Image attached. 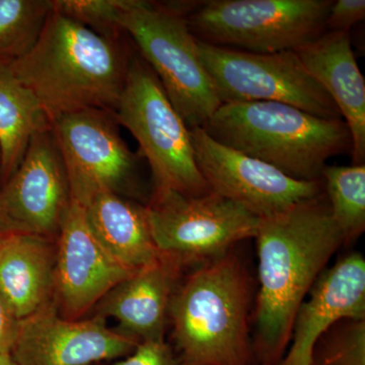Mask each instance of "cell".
Returning a JSON list of instances; mask_svg holds the SVG:
<instances>
[{
	"mask_svg": "<svg viewBox=\"0 0 365 365\" xmlns=\"http://www.w3.org/2000/svg\"><path fill=\"white\" fill-rule=\"evenodd\" d=\"M254 239L260 279L255 349L262 364L278 365L297 309L344 240L324 192L261 220Z\"/></svg>",
	"mask_w": 365,
	"mask_h": 365,
	"instance_id": "1",
	"label": "cell"
},
{
	"mask_svg": "<svg viewBox=\"0 0 365 365\" xmlns=\"http://www.w3.org/2000/svg\"><path fill=\"white\" fill-rule=\"evenodd\" d=\"M127 39H107L52 9L32 49L9 68L52 124L83 110L115 113L133 48Z\"/></svg>",
	"mask_w": 365,
	"mask_h": 365,
	"instance_id": "2",
	"label": "cell"
},
{
	"mask_svg": "<svg viewBox=\"0 0 365 365\" xmlns=\"http://www.w3.org/2000/svg\"><path fill=\"white\" fill-rule=\"evenodd\" d=\"M201 128L217 143L300 181L323 180L327 160L351 153L343 119H324L278 102L222 104Z\"/></svg>",
	"mask_w": 365,
	"mask_h": 365,
	"instance_id": "3",
	"label": "cell"
},
{
	"mask_svg": "<svg viewBox=\"0 0 365 365\" xmlns=\"http://www.w3.org/2000/svg\"><path fill=\"white\" fill-rule=\"evenodd\" d=\"M249 307L248 275L230 252L178 281L168 317L180 364L248 365Z\"/></svg>",
	"mask_w": 365,
	"mask_h": 365,
	"instance_id": "4",
	"label": "cell"
},
{
	"mask_svg": "<svg viewBox=\"0 0 365 365\" xmlns=\"http://www.w3.org/2000/svg\"><path fill=\"white\" fill-rule=\"evenodd\" d=\"M120 25L188 128L202 127L222 102L176 2L126 0Z\"/></svg>",
	"mask_w": 365,
	"mask_h": 365,
	"instance_id": "5",
	"label": "cell"
},
{
	"mask_svg": "<svg viewBox=\"0 0 365 365\" xmlns=\"http://www.w3.org/2000/svg\"><path fill=\"white\" fill-rule=\"evenodd\" d=\"M115 116L138 143L140 155L150 165L155 189L189 196L210 193L197 168L188 126L134 45Z\"/></svg>",
	"mask_w": 365,
	"mask_h": 365,
	"instance_id": "6",
	"label": "cell"
},
{
	"mask_svg": "<svg viewBox=\"0 0 365 365\" xmlns=\"http://www.w3.org/2000/svg\"><path fill=\"white\" fill-rule=\"evenodd\" d=\"M331 0H208L186 2L194 37L252 53L295 50L326 32Z\"/></svg>",
	"mask_w": 365,
	"mask_h": 365,
	"instance_id": "7",
	"label": "cell"
},
{
	"mask_svg": "<svg viewBox=\"0 0 365 365\" xmlns=\"http://www.w3.org/2000/svg\"><path fill=\"white\" fill-rule=\"evenodd\" d=\"M144 206L158 253L182 269L230 253L237 242L256 237L261 222L244 206L212 191L189 196L153 189Z\"/></svg>",
	"mask_w": 365,
	"mask_h": 365,
	"instance_id": "8",
	"label": "cell"
},
{
	"mask_svg": "<svg viewBox=\"0 0 365 365\" xmlns=\"http://www.w3.org/2000/svg\"><path fill=\"white\" fill-rule=\"evenodd\" d=\"M197 47L222 105L278 102L324 119H342L332 98L306 71L294 50L252 53L199 40Z\"/></svg>",
	"mask_w": 365,
	"mask_h": 365,
	"instance_id": "9",
	"label": "cell"
},
{
	"mask_svg": "<svg viewBox=\"0 0 365 365\" xmlns=\"http://www.w3.org/2000/svg\"><path fill=\"white\" fill-rule=\"evenodd\" d=\"M53 132L66 165L71 199L85 207L98 194L141 196L140 162L122 139L114 112L88 109L60 118Z\"/></svg>",
	"mask_w": 365,
	"mask_h": 365,
	"instance_id": "10",
	"label": "cell"
},
{
	"mask_svg": "<svg viewBox=\"0 0 365 365\" xmlns=\"http://www.w3.org/2000/svg\"><path fill=\"white\" fill-rule=\"evenodd\" d=\"M197 168L211 191L244 206L261 220L325 191L323 180L300 181L268 163L217 143L201 127L190 128Z\"/></svg>",
	"mask_w": 365,
	"mask_h": 365,
	"instance_id": "11",
	"label": "cell"
},
{
	"mask_svg": "<svg viewBox=\"0 0 365 365\" xmlns=\"http://www.w3.org/2000/svg\"><path fill=\"white\" fill-rule=\"evenodd\" d=\"M72 199L53 129L33 137L20 167L0 186V222L14 234L56 240Z\"/></svg>",
	"mask_w": 365,
	"mask_h": 365,
	"instance_id": "12",
	"label": "cell"
},
{
	"mask_svg": "<svg viewBox=\"0 0 365 365\" xmlns=\"http://www.w3.org/2000/svg\"><path fill=\"white\" fill-rule=\"evenodd\" d=\"M139 343L102 317L63 318L51 302L21 319L11 354L19 365H91L128 356Z\"/></svg>",
	"mask_w": 365,
	"mask_h": 365,
	"instance_id": "13",
	"label": "cell"
},
{
	"mask_svg": "<svg viewBox=\"0 0 365 365\" xmlns=\"http://www.w3.org/2000/svg\"><path fill=\"white\" fill-rule=\"evenodd\" d=\"M135 272L103 247L88 225L85 209L72 200L56 237L53 302L60 316L83 319L110 290Z\"/></svg>",
	"mask_w": 365,
	"mask_h": 365,
	"instance_id": "14",
	"label": "cell"
},
{
	"mask_svg": "<svg viewBox=\"0 0 365 365\" xmlns=\"http://www.w3.org/2000/svg\"><path fill=\"white\" fill-rule=\"evenodd\" d=\"M342 319H365V261L359 253L343 257L319 276L297 309L289 351L278 365H311L316 343Z\"/></svg>",
	"mask_w": 365,
	"mask_h": 365,
	"instance_id": "15",
	"label": "cell"
},
{
	"mask_svg": "<svg viewBox=\"0 0 365 365\" xmlns=\"http://www.w3.org/2000/svg\"><path fill=\"white\" fill-rule=\"evenodd\" d=\"M182 268L160 256L110 290L93 307V316L113 319L116 330L138 342L165 339L170 297Z\"/></svg>",
	"mask_w": 365,
	"mask_h": 365,
	"instance_id": "16",
	"label": "cell"
},
{
	"mask_svg": "<svg viewBox=\"0 0 365 365\" xmlns=\"http://www.w3.org/2000/svg\"><path fill=\"white\" fill-rule=\"evenodd\" d=\"M339 110L352 138L353 165L365 162V81L349 32H325L294 50Z\"/></svg>",
	"mask_w": 365,
	"mask_h": 365,
	"instance_id": "17",
	"label": "cell"
},
{
	"mask_svg": "<svg viewBox=\"0 0 365 365\" xmlns=\"http://www.w3.org/2000/svg\"><path fill=\"white\" fill-rule=\"evenodd\" d=\"M56 240L11 234L0 252V294L23 319L53 302Z\"/></svg>",
	"mask_w": 365,
	"mask_h": 365,
	"instance_id": "18",
	"label": "cell"
},
{
	"mask_svg": "<svg viewBox=\"0 0 365 365\" xmlns=\"http://www.w3.org/2000/svg\"><path fill=\"white\" fill-rule=\"evenodd\" d=\"M83 209L98 241L125 267L138 271L160 258L145 206L115 193H102Z\"/></svg>",
	"mask_w": 365,
	"mask_h": 365,
	"instance_id": "19",
	"label": "cell"
},
{
	"mask_svg": "<svg viewBox=\"0 0 365 365\" xmlns=\"http://www.w3.org/2000/svg\"><path fill=\"white\" fill-rule=\"evenodd\" d=\"M51 128L32 91L0 64V186L20 167L33 137Z\"/></svg>",
	"mask_w": 365,
	"mask_h": 365,
	"instance_id": "20",
	"label": "cell"
},
{
	"mask_svg": "<svg viewBox=\"0 0 365 365\" xmlns=\"http://www.w3.org/2000/svg\"><path fill=\"white\" fill-rule=\"evenodd\" d=\"M322 178L334 222L351 242L365 230V165H326Z\"/></svg>",
	"mask_w": 365,
	"mask_h": 365,
	"instance_id": "21",
	"label": "cell"
},
{
	"mask_svg": "<svg viewBox=\"0 0 365 365\" xmlns=\"http://www.w3.org/2000/svg\"><path fill=\"white\" fill-rule=\"evenodd\" d=\"M51 11V0H0V64L32 49Z\"/></svg>",
	"mask_w": 365,
	"mask_h": 365,
	"instance_id": "22",
	"label": "cell"
},
{
	"mask_svg": "<svg viewBox=\"0 0 365 365\" xmlns=\"http://www.w3.org/2000/svg\"><path fill=\"white\" fill-rule=\"evenodd\" d=\"M311 365H365V319H342L314 345Z\"/></svg>",
	"mask_w": 365,
	"mask_h": 365,
	"instance_id": "23",
	"label": "cell"
},
{
	"mask_svg": "<svg viewBox=\"0 0 365 365\" xmlns=\"http://www.w3.org/2000/svg\"><path fill=\"white\" fill-rule=\"evenodd\" d=\"M125 2L126 0H51L55 13L115 41L127 37L120 25Z\"/></svg>",
	"mask_w": 365,
	"mask_h": 365,
	"instance_id": "24",
	"label": "cell"
},
{
	"mask_svg": "<svg viewBox=\"0 0 365 365\" xmlns=\"http://www.w3.org/2000/svg\"><path fill=\"white\" fill-rule=\"evenodd\" d=\"M109 365H177L172 348L163 340L143 341L135 350Z\"/></svg>",
	"mask_w": 365,
	"mask_h": 365,
	"instance_id": "25",
	"label": "cell"
},
{
	"mask_svg": "<svg viewBox=\"0 0 365 365\" xmlns=\"http://www.w3.org/2000/svg\"><path fill=\"white\" fill-rule=\"evenodd\" d=\"M364 0L333 1L326 20V30L330 32H349L351 26L364 20Z\"/></svg>",
	"mask_w": 365,
	"mask_h": 365,
	"instance_id": "26",
	"label": "cell"
},
{
	"mask_svg": "<svg viewBox=\"0 0 365 365\" xmlns=\"http://www.w3.org/2000/svg\"><path fill=\"white\" fill-rule=\"evenodd\" d=\"M20 321L4 295L0 294V353H11L13 350Z\"/></svg>",
	"mask_w": 365,
	"mask_h": 365,
	"instance_id": "27",
	"label": "cell"
},
{
	"mask_svg": "<svg viewBox=\"0 0 365 365\" xmlns=\"http://www.w3.org/2000/svg\"><path fill=\"white\" fill-rule=\"evenodd\" d=\"M11 234H14V232H9V230H6V228L4 227V225L0 222V252H1L2 249H4L7 239H9V235Z\"/></svg>",
	"mask_w": 365,
	"mask_h": 365,
	"instance_id": "28",
	"label": "cell"
},
{
	"mask_svg": "<svg viewBox=\"0 0 365 365\" xmlns=\"http://www.w3.org/2000/svg\"><path fill=\"white\" fill-rule=\"evenodd\" d=\"M0 365H19L11 353H0Z\"/></svg>",
	"mask_w": 365,
	"mask_h": 365,
	"instance_id": "29",
	"label": "cell"
}]
</instances>
